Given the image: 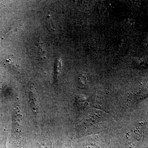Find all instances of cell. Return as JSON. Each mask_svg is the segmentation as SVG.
Returning <instances> with one entry per match:
<instances>
[{"instance_id": "cell-2", "label": "cell", "mask_w": 148, "mask_h": 148, "mask_svg": "<svg viewBox=\"0 0 148 148\" xmlns=\"http://www.w3.org/2000/svg\"><path fill=\"white\" fill-rule=\"evenodd\" d=\"M127 23H128V24H129L130 25H133V24H132V22L134 23L133 21H132V19H128V21H127Z\"/></svg>"}, {"instance_id": "cell-1", "label": "cell", "mask_w": 148, "mask_h": 148, "mask_svg": "<svg viewBox=\"0 0 148 148\" xmlns=\"http://www.w3.org/2000/svg\"><path fill=\"white\" fill-rule=\"evenodd\" d=\"M29 100L32 110L35 114L36 115L38 109V92L36 88L32 86L29 92Z\"/></svg>"}]
</instances>
